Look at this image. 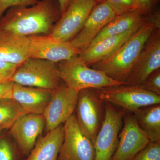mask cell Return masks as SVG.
I'll list each match as a JSON object with an SVG mask.
<instances>
[{"mask_svg": "<svg viewBox=\"0 0 160 160\" xmlns=\"http://www.w3.org/2000/svg\"><path fill=\"white\" fill-rule=\"evenodd\" d=\"M58 0H39L29 6H13L0 19V29L29 37L49 34L61 17Z\"/></svg>", "mask_w": 160, "mask_h": 160, "instance_id": "cell-1", "label": "cell"}, {"mask_svg": "<svg viewBox=\"0 0 160 160\" xmlns=\"http://www.w3.org/2000/svg\"><path fill=\"white\" fill-rule=\"evenodd\" d=\"M157 29L149 18L145 19L137 31L118 50L106 59L95 63L92 68L103 72L112 79L126 83L145 44Z\"/></svg>", "mask_w": 160, "mask_h": 160, "instance_id": "cell-2", "label": "cell"}, {"mask_svg": "<svg viewBox=\"0 0 160 160\" xmlns=\"http://www.w3.org/2000/svg\"><path fill=\"white\" fill-rule=\"evenodd\" d=\"M58 66L62 81L78 92L85 89L126 85V83L112 79L103 72L89 68L79 55L60 62Z\"/></svg>", "mask_w": 160, "mask_h": 160, "instance_id": "cell-3", "label": "cell"}, {"mask_svg": "<svg viewBox=\"0 0 160 160\" xmlns=\"http://www.w3.org/2000/svg\"><path fill=\"white\" fill-rule=\"evenodd\" d=\"M10 82L22 86L54 90L62 82L58 63L29 58L18 67Z\"/></svg>", "mask_w": 160, "mask_h": 160, "instance_id": "cell-4", "label": "cell"}, {"mask_svg": "<svg viewBox=\"0 0 160 160\" xmlns=\"http://www.w3.org/2000/svg\"><path fill=\"white\" fill-rule=\"evenodd\" d=\"M105 104L104 119L93 142L94 160H111L117 148L123 118L127 112L110 103Z\"/></svg>", "mask_w": 160, "mask_h": 160, "instance_id": "cell-5", "label": "cell"}, {"mask_svg": "<svg viewBox=\"0 0 160 160\" xmlns=\"http://www.w3.org/2000/svg\"><path fill=\"white\" fill-rule=\"evenodd\" d=\"M95 89L104 102L132 113L144 106L160 104V96L139 86L121 85Z\"/></svg>", "mask_w": 160, "mask_h": 160, "instance_id": "cell-6", "label": "cell"}, {"mask_svg": "<svg viewBox=\"0 0 160 160\" xmlns=\"http://www.w3.org/2000/svg\"><path fill=\"white\" fill-rule=\"evenodd\" d=\"M104 103L95 89L79 92L76 118L80 129L93 143L104 119Z\"/></svg>", "mask_w": 160, "mask_h": 160, "instance_id": "cell-7", "label": "cell"}, {"mask_svg": "<svg viewBox=\"0 0 160 160\" xmlns=\"http://www.w3.org/2000/svg\"><path fill=\"white\" fill-rule=\"evenodd\" d=\"M95 0H70L50 34L63 42H70L79 32L95 6Z\"/></svg>", "mask_w": 160, "mask_h": 160, "instance_id": "cell-8", "label": "cell"}, {"mask_svg": "<svg viewBox=\"0 0 160 160\" xmlns=\"http://www.w3.org/2000/svg\"><path fill=\"white\" fill-rule=\"evenodd\" d=\"M64 128L58 160H94L93 143L80 129L74 113L64 123Z\"/></svg>", "mask_w": 160, "mask_h": 160, "instance_id": "cell-9", "label": "cell"}, {"mask_svg": "<svg viewBox=\"0 0 160 160\" xmlns=\"http://www.w3.org/2000/svg\"><path fill=\"white\" fill-rule=\"evenodd\" d=\"M79 92L63 82L57 89L53 90L51 100L43 114L48 131L65 123L73 114Z\"/></svg>", "mask_w": 160, "mask_h": 160, "instance_id": "cell-10", "label": "cell"}, {"mask_svg": "<svg viewBox=\"0 0 160 160\" xmlns=\"http://www.w3.org/2000/svg\"><path fill=\"white\" fill-rule=\"evenodd\" d=\"M29 38V58L58 63L81 53L70 42H63L51 34L32 35Z\"/></svg>", "mask_w": 160, "mask_h": 160, "instance_id": "cell-11", "label": "cell"}, {"mask_svg": "<svg viewBox=\"0 0 160 160\" xmlns=\"http://www.w3.org/2000/svg\"><path fill=\"white\" fill-rule=\"evenodd\" d=\"M150 142L139 127L133 113L127 112L123 118L117 148L111 160H132Z\"/></svg>", "mask_w": 160, "mask_h": 160, "instance_id": "cell-12", "label": "cell"}, {"mask_svg": "<svg viewBox=\"0 0 160 160\" xmlns=\"http://www.w3.org/2000/svg\"><path fill=\"white\" fill-rule=\"evenodd\" d=\"M160 31L157 29L146 42L126 81L129 86H140L151 73L160 69Z\"/></svg>", "mask_w": 160, "mask_h": 160, "instance_id": "cell-13", "label": "cell"}, {"mask_svg": "<svg viewBox=\"0 0 160 160\" xmlns=\"http://www.w3.org/2000/svg\"><path fill=\"white\" fill-rule=\"evenodd\" d=\"M116 16L105 2L98 3L92 10L79 32L69 42L75 48L82 51Z\"/></svg>", "mask_w": 160, "mask_h": 160, "instance_id": "cell-14", "label": "cell"}, {"mask_svg": "<svg viewBox=\"0 0 160 160\" xmlns=\"http://www.w3.org/2000/svg\"><path fill=\"white\" fill-rule=\"evenodd\" d=\"M45 126L43 114L28 113L16 121L10 128V132L23 153L29 154Z\"/></svg>", "mask_w": 160, "mask_h": 160, "instance_id": "cell-15", "label": "cell"}, {"mask_svg": "<svg viewBox=\"0 0 160 160\" xmlns=\"http://www.w3.org/2000/svg\"><path fill=\"white\" fill-rule=\"evenodd\" d=\"M53 91L14 83L12 98L21 106L26 114H43L51 100Z\"/></svg>", "mask_w": 160, "mask_h": 160, "instance_id": "cell-16", "label": "cell"}, {"mask_svg": "<svg viewBox=\"0 0 160 160\" xmlns=\"http://www.w3.org/2000/svg\"><path fill=\"white\" fill-rule=\"evenodd\" d=\"M143 22L122 34L106 38L89 46L81 52L79 56L88 66L106 59L118 50L134 34Z\"/></svg>", "mask_w": 160, "mask_h": 160, "instance_id": "cell-17", "label": "cell"}, {"mask_svg": "<svg viewBox=\"0 0 160 160\" xmlns=\"http://www.w3.org/2000/svg\"><path fill=\"white\" fill-rule=\"evenodd\" d=\"M28 37L0 29V60L19 66L29 58Z\"/></svg>", "mask_w": 160, "mask_h": 160, "instance_id": "cell-18", "label": "cell"}, {"mask_svg": "<svg viewBox=\"0 0 160 160\" xmlns=\"http://www.w3.org/2000/svg\"><path fill=\"white\" fill-rule=\"evenodd\" d=\"M64 137L62 124L39 138L26 160H58Z\"/></svg>", "mask_w": 160, "mask_h": 160, "instance_id": "cell-19", "label": "cell"}, {"mask_svg": "<svg viewBox=\"0 0 160 160\" xmlns=\"http://www.w3.org/2000/svg\"><path fill=\"white\" fill-rule=\"evenodd\" d=\"M144 19L143 15L136 11L116 16L103 28L89 46H92L106 38L122 34L141 24Z\"/></svg>", "mask_w": 160, "mask_h": 160, "instance_id": "cell-20", "label": "cell"}, {"mask_svg": "<svg viewBox=\"0 0 160 160\" xmlns=\"http://www.w3.org/2000/svg\"><path fill=\"white\" fill-rule=\"evenodd\" d=\"M139 127L150 142L160 141V104L144 106L133 112Z\"/></svg>", "mask_w": 160, "mask_h": 160, "instance_id": "cell-21", "label": "cell"}, {"mask_svg": "<svg viewBox=\"0 0 160 160\" xmlns=\"http://www.w3.org/2000/svg\"><path fill=\"white\" fill-rule=\"evenodd\" d=\"M26 114L21 106L13 99L0 100V127L11 128L17 120Z\"/></svg>", "mask_w": 160, "mask_h": 160, "instance_id": "cell-22", "label": "cell"}, {"mask_svg": "<svg viewBox=\"0 0 160 160\" xmlns=\"http://www.w3.org/2000/svg\"><path fill=\"white\" fill-rule=\"evenodd\" d=\"M132 160H160V141L150 142Z\"/></svg>", "mask_w": 160, "mask_h": 160, "instance_id": "cell-23", "label": "cell"}, {"mask_svg": "<svg viewBox=\"0 0 160 160\" xmlns=\"http://www.w3.org/2000/svg\"><path fill=\"white\" fill-rule=\"evenodd\" d=\"M116 15L136 11L132 0H105Z\"/></svg>", "mask_w": 160, "mask_h": 160, "instance_id": "cell-24", "label": "cell"}, {"mask_svg": "<svg viewBox=\"0 0 160 160\" xmlns=\"http://www.w3.org/2000/svg\"><path fill=\"white\" fill-rule=\"evenodd\" d=\"M139 86L147 91L160 96V69L151 73L144 82Z\"/></svg>", "mask_w": 160, "mask_h": 160, "instance_id": "cell-25", "label": "cell"}, {"mask_svg": "<svg viewBox=\"0 0 160 160\" xmlns=\"http://www.w3.org/2000/svg\"><path fill=\"white\" fill-rule=\"evenodd\" d=\"M39 0H0V19L8 9L13 6H29L35 5Z\"/></svg>", "mask_w": 160, "mask_h": 160, "instance_id": "cell-26", "label": "cell"}, {"mask_svg": "<svg viewBox=\"0 0 160 160\" xmlns=\"http://www.w3.org/2000/svg\"><path fill=\"white\" fill-rule=\"evenodd\" d=\"M18 66L0 60V82H10V79Z\"/></svg>", "mask_w": 160, "mask_h": 160, "instance_id": "cell-27", "label": "cell"}, {"mask_svg": "<svg viewBox=\"0 0 160 160\" xmlns=\"http://www.w3.org/2000/svg\"><path fill=\"white\" fill-rule=\"evenodd\" d=\"M136 11L142 15L150 14L159 0H132Z\"/></svg>", "mask_w": 160, "mask_h": 160, "instance_id": "cell-28", "label": "cell"}, {"mask_svg": "<svg viewBox=\"0 0 160 160\" xmlns=\"http://www.w3.org/2000/svg\"><path fill=\"white\" fill-rule=\"evenodd\" d=\"M0 160H16L13 147L5 138L0 139Z\"/></svg>", "mask_w": 160, "mask_h": 160, "instance_id": "cell-29", "label": "cell"}, {"mask_svg": "<svg viewBox=\"0 0 160 160\" xmlns=\"http://www.w3.org/2000/svg\"><path fill=\"white\" fill-rule=\"evenodd\" d=\"M14 82H9L0 83V100L12 99V91Z\"/></svg>", "mask_w": 160, "mask_h": 160, "instance_id": "cell-30", "label": "cell"}, {"mask_svg": "<svg viewBox=\"0 0 160 160\" xmlns=\"http://www.w3.org/2000/svg\"><path fill=\"white\" fill-rule=\"evenodd\" d=\"M70 0H58L59 5L60 11L62 13L66 10Z\"/></svg>", "mask_w": 160, "mask_h": 160, "instance_id": "cell-31", "label": "cell"}, {"mask_svg": "<svg viewBox=\"0 0 160 160\" xmlns=\"http://www.w3.org/2000/svg\"><path fill=\"white\" fill-rule=\"evenodd\" d=\"M98 3H102L105 2V0H95Z\"/></svg>", "mask_w": 160, "mask_h": 160, "instance_id": "cell-32", "label": "cell"}, {"mask_svg": "<svg viewBox=\"0 0 160 160\" xmlns=\"http://www.w3.org/2000/svg\"><path fill=\"white\" fill-rule=\"evenodd\" d=\"M2 129V128H1V127H0V131H1V130H2V129Z\"/></svg>", "mask_w": 160, "mask_h": 160, "instance_id": "cell-33", "label": "cell"}, {"mask_svg": "<svg viewBox=\"0 0 160 160\" xmlns=\"http://www.w3.org/2000/svg\"><path fill=\"white\" fill-rule=\"evenodd\" d=\"M0 83H2L0 82Z\"/></svg>", "mask_w": 160, "mask_h": 160, "instance_id": "cell-34", "label": "cell"}]
</instances>
